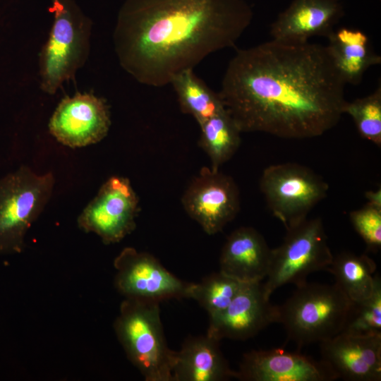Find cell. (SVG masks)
<instances>
[{"mask_svg":"<svg viewBox=\"0 0 381 381\" xmlns=\"http://www.w3.org/2000/svg\"><path fill=\"white\" fill-rule=\"evenodd\" d=\"M159 303L125 298L114 322L127 358L146 381H172L175 351L164 337Z\"/></svg>","mask_w":381,"mask_h":381,"instance_id":"277c9868","label":"cell"},{"mask_svg":"<svg viewBox=\"0 0 381 381\" xmlns=\"http://www.w3.org/2000/svg\"><path fill=\"white\" fill-rule=\"evenodd\" d=\"M54 176L23 165L0 178V255L20 253L32 224L49 201Z\"/></svg>","mask_w":381,"mask_h":381,"instance_id":"8992f818","label":"cell"},{"mask_svg":"<svg viewBox=\"0 0 381 381\" xmlns=\"http://www.w3.org/2000/svg\"><path fill=\"white\" fill-rule=\"evenodd\" d=\"M193 70L177 74L170 84L176 93L182 112L191 115L200 126L225 108L219 93L210 89Z\"/></svg>","mask_w":381,"mask_h":381,"instance_id":"44dd1931","label":"cell"},{"mask_svg":"<svg viewBox=\"0 0 381 381\" xmlns=\"http://www.w3.org/2000/svg\"><path fill=\"white\" fill-rule=\"evenodd\" d=\"M111 119L106 101L89 92L63 98L49 121V131L60 143L72 148L95 144L104 139Z\"/></svg>","mask_w":381,"mask_h":381,"instance_id":"7c38bea8","label":"cell"},{"mask_svg":"<svg viewBox=\"0 0 381 381\" xmlns=\"http://www.w3.org/2000/svg\"><path fill=\"white\" fill-rule=\"evenodd\" d=\"M243 283L219 271L198 283L190 282L186 298L196 301L212 317L226 308Z\"/></svg>","mask_w":381,"mask_h":381,"instance_id":"603a6c76","label":"cell"},{"mask_svg":"<svg viewBox=\"0 0 381 381\" xmlns=\"http://www.w3.org/2000/svg\"><path fill=\"white\" fill-rule=\"evenodd\" d=\"M321 361L337 379L381 380V335L339 333L320 343Z\"/></svg>","mask_w":381,"mask_h":381,"instance_id":"9a60e30c","label":"cell"},{"mask_svg":"<svg viewBox=\"0 0 381 381\" xmlns=\"http://www.w3.org/2000/svg\"><path fill=\"white\" fill-rule=\"evenodd\" d=\"M253 16L244 0H126L114 49L138 83L162 87L209 54L234 46Z\"/></svg>","mask_w":381,"mask_h":381,"instance_id":"7a4b0ae2","label":"cell"},{"mask_svg":"<svg viewBox=\"0 0 381 381\" xmlns=\"http://www.w3.org/2000/svg\"><path fill=\"white\" fill-rule=\"evenodd\" d=\"M374 260L365 254L343 252L333 257L326 270L331 272L335 284L353 302L369 297L373 291L377 273Z\"/></svg>","mask_w":381,"mask_h":381,"instance_id":"ffe728a7","label":"cell"},{"mask_svg":"<svg viewBox=\"0 0 381 381\" xmlns=\"http://www.w3.org/2000/svg\"><path fill=\"white\" fill-rule=\"evenodd\" d=\"M219 340L208 335L189 337L175 351L172 381H224L234 378Z\"/></svg>","mask_w":381,"mask_h":381,"instance_id":"ac0fdd59","label":"cell"},{"mask_svg":"<svg viewBox=\"0 0 381 381\" xmlns=\"http://www.w3.org/2000/svg\"><path fill=\"white\" fill-rule=\"evenodd\" d=\"M200 127V146L210 159V168L219 170L238 149L241 131L225 109Z\"/></svg>","mask_w":381,"mask_h":381,"instance_id":"7402d4cb","label":"cell"},{"mask_svg":"<svg viewBox=\"0 0 381 381\" xmlns=\"http://www.w3.org/2000/svg\"><path fill=\"white\" fill-rule=\"evenodd\" d=\"M181 203L190 217L209 235L220 232L240 210L234 180L219 170L202 167L185 190Z\"/></svg>","mask_w":381,"mask_h":381,"instance_id":"8fae6325","label":"cell"},{"mask_svg":"<svg viewBox=\"0 0 381 381\" xmlns=\"http://www.w3.org/2000/svg\"><path fill=\"white\" fill-rule=\"evenodd\" d=\"M260 189L268 209L286 229L301 223L327 195V183L311 169L297 163L266 167Z\"/></svg>","mask_w":381,"mask_h":381,"instance_id":"ba28073f","label":"cell"},{"mask_svg":"<svg viewBox=\"0 0 381 381\" xmlns=\"http://www.w3.org/2000/svg\"><path fill=\"white\" fill-rule=\"evenodd\" d=\"M351 116L363 138L381 146V85L370 95L346 102L344 114Z\"/></svg>","mask_w":381,"mask_h":381,"instance_id":"d4e9b609","label":"cell"},{"mask_svg":"<svg viewBox=\"0 0 381 381\" xmlns=\"http://www.w3.org/2000/svg\"><path fill=\"white\" fill-rule=\"evenodd\" d=\"M340 333L351 335H381V280L377 273L371 295L360 301H351Z\"/></svg>","mask_w":381,"mask_h":381,"instance_id":"cb8c5ba5","label":"cell"},{"mask_svg":"<svg viewBox=\"0 0 381 381\" xmlns=\"http://www.w3.org/2000/svg\"><path fill=\"white\" fill-rule=\"evenodd\" d=\"M345 85L327 46L272 40L237 51L219 95L241 133L303 139L339 123Z\"/></svg>","mask_w":381,"mask_h":381,"instance_id":"6da1fadb","label":"cell"},{"mask_svg":"<svg viewBox=\"0 0 381 381\" xmlns=\"http://www.w3.org/2000/svg\"><path fill=\"white\" fill-rule=\"evenodd\" d=\"M278 320V306L270 302L263 283L243 282L226 308L210 317L207 334L219 341L246 340Z\"/></svg>","mask_w":381,"mask_h":381,"instance_id":"4fadbf2b","label":"cell"},{"mask_svg":"<svg viewBox=\"0 0 381 381\" xmlns=\"http://www.w3.org/2000/svg\"><path fill=\"white\" fill-rule=\"evenodd\" d=\"M333 257L321 218H307L286 229L282 244L272 249L270 270L263 283L266 296L270 298L283 285L306 283L310 273L326 270Z\"/></svg>","mask_w":381,"mask_h":381,"instance_id":"52a82bcc","label":"cell"},{"mask_svg":"<svg viewBox=\"0 0 381 381\" xmlns=\"http://www.w3.org/2000/svg\"><path fill=\"white\" fill-rule=\"evenodd\" d=\"M234 378L242 381H332L337 380L322 361L276 348L253 350L243 356Z\"/></svg>","mask_w":381,"mask_h":381,"instance_id":"5bb4252c","label":"cell"},{"mask_svg":"<svg viewBox=\"0 0 381 381\" xmlns=\"http://www.w3.org/2000/svg\"><path fill=\"white\" fill-rule=\"evenodd\" d=\"M114 284L125 298L160 303L186 298L190 282L167 270L152 255L124 248L114 260Z\"/></svg>","mask_w":381,"mask_h":381,"instance_id":"30bf717a","label":"cell"},{"mask_svg":"<svg viewBox=\"0 0 381 381\" xmlns=\"http://www.w3.org/2000/svg\"><path fill=\"white\" fill-rule=\"evenodd\" d=\"M327 38V49L346 84H359L368 68L381 64L380 56L374 52L368 37L361 30L341 28Z\"/></svg>","mask_w":381,"mask_h":381,"instance_id":"d6986e66","label":"cell"},{"mask_svg":"<svg viewBox=\"0 0 381 381\" xmlns=\"http://www.w3.org/2000/svg\"><path fill=\"white\" fill-rule=\"evenodd\" d=\"M139 199L128 179L113 176L78 217V227L97 235L104 244L121 241L136 227Z\"/></svg>","mask_w":381,"mask_h":381,"instance_id":"9c48e42d","label":"cell"},{"mask_svg":"<svg viewBox=\"0 0 381 381\" xmlns=\"http://www.w3.org/2000/svg\"><path fill=\"white\" fill-rule=\"evenodd\" d=\"M367 203L381 208V188L375 190H368L365 193Z\"/></svg>","mask_w":381,"mask_h":381,"instance_id":"4316f807","label":"cell"},{"mask_svg":"<svg viewBox=\"0 0 381 381\" xmlns=\"http://www.w3.org/2000/svg\"><path fill=\"white\" fill-rule=\"evenodd\" d=\"M278 306L287 339L298 347L322 342L339 334L351 301L335 284L305 283Z\"/></svg>","mask_w":381,"mask_h":381,"instance_id":"5b68a950","label":"cell"},{"mask_svg":"<svg viewBox=\"0 0 381 381\" xmlns=\"http://www.w3.org/2000/svg\"><path fill=\"white\" fill-rule=\"evenodd\" d=\"M272 249L250 226L235 229L227 238L219 257V271L241 282H262L268 274Z\"/></svg>","mask_w":381,"mask_h":381,"instance_id":"e0dca14e","label":"cell"},{"mask_svg":"<svg viewBox=\"0 0 381 381\" xmlns=\"http://www.w3.org/2000/svg\"><path fill=\"white\" fill-rule=\"evenodd\" d=\"M53 23L39 58L40 87L54 95L85 64L92 20L74 0H52Z\"/></svg>","mask_w":381,"mask_h":381,"instance_id":"3957f363","label":"cell"},{"mask_svg":"<svg viewBox=\"0 0 381 381\" xmlns=\"http://www.w3.org/2000/svg\"><path fill=\"white\" fill-rule=\"evenodd\" d=\"M349 219L368 249L378 251L381 248V208L366 203L349 212Z\"/></svg>","mask_w":381,"mask_h":381,"instance_id":"484cf974","label":"cell"},{"mask_svg":"<svg viewBox=\"0 0 381 381\" xmlns=\"http://www.w3.org/2000/svg\"><path fill=\"white\" fill-rule=\"evenodd\" d=\"M341 0H294L272 23V40L294 44L327 37L344 16Z\"/></svg>","mask_w":381,"mask_h":381,"instance_id":"2e32d148","label":"cell"}]
</instances>
